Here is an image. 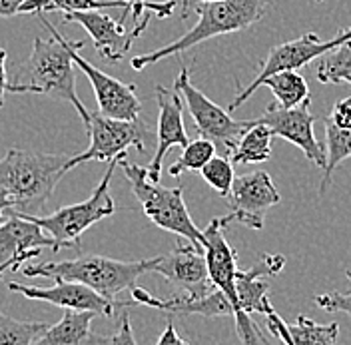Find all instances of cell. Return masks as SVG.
<instances>
[{
    "instance_id": "28",
    "label": "cell",
    "mask_w": 351,
    "mask_h": 345,
    "mask_svg": "<svg viewBox=\"0 0 351 345\" xmlns=\"http://www.w3.org/2000/svg\"><path fill=\"white\" fill-rule=\"evenodd\" d=\"M202 178L218 192L221 198H228L232 192V184L236 180L234 164L226 156H214L202 170Z\"/></svg>"
},
{
    "instance_id": "3",
    "label": "cell",
    "mask_w": 351,
    "mask_h": 345,
    "mask_svg": "<svg viewBox=\"0 0 351 345\" xmlns=\"http://www.w3.org/2000/svg\"><path fill=\"white\" fill-rule=\"evenodd\" d=\"M6 90L12 94H43L60 102H68L80 114L82 122H86L90 116L76 94L74 62L56 38H34L30 56L16 70L14 78L8 80Z\"/></svg>"
},
{
    "instance_id": "19",
    "label": "cell",
    "mask_w": 351,
    "mask_h": 345,
    "mask_svg": "<svg viewBox=\"0 0 351 345\" xmlns=\"http://www.w3.org/2000/svg\"><path fill=\"white\" fill-rule=\"evenodd\" d=\"M265 322L271 335L282 340L285 345H337L339 340V325H319L306 316H300L295 325H287L282 316L274 311Z\"/></svg>"
},
{
    "instance_id": "31",
    "label": "cell",
    "mask_w": 351,
    "mask_h": 345,
    "mask_svg": "<svg viewBox=\"0 0 351 345\" xmlns=\"http://www.w3.org/2000/svg\"><path fill=\"white\" fill-rule=\"evenodd\" d=\"M104 345H138L136 344V337H134V331H132L130 316L126 311L122 313L116 331L104 340Z\"/></svg>"
},
{
    "instance_id": "11",
    "label": "cell",
    "mask_w": 351,
    "mask_h": 345,
    "mask_svg": "<svg viewBox=\"0 0 351 345\" xmlns=\"http://www.w3.org/2000/svg\"><path fill=\"white\" fill-rule=\"evenodd\" d=\"M351 38V26L346 30H339L337 36H333L331 40H322L317 34L313 32H307L304 36L295 38V40H289V43L278 44L269 50V54L265 56L260 64V72L256 76V80L245 86L243 90L238 92V96L232 100V104L228 106V112H234L238 110L260 88L263 80L271 74H278V72H285V70H300L307 66L311 60L315 58H322L324 54H328L329 50L337 48L339 44H343L346 40Z\"/></svg>"
},
{
    "instance_id": "37",
    "label": "cell",
    "mask_w": 351,
    "mask_h": 345,
    "mask_svg": "<svg viewBox=\"0 0 351 345\" xmlns=\"http://www.w3.org/2000/svg\"><path fill=\"white\" fill-rule=\"evenodd\" d=\"M30 258H26V256H22V258H14V259H8V261H0V278L8 272V270H12V272H16L19 267H21L24 261H28Z\"/></svg>"
},
{
    "instance_id": "9",
    "label": "cell",
    "mask_w": 351,
    "mask_h": 345,
    "mask_svg": "<svg viewBox=\"0 0 351 345\" xmlns=\"http://www.w3.org/2000/svg\"><path fill=\"white\" fill-rule=\"evenodd\" d=\"M230 222H234L232 214L223 217H214L210 222V226L202 232L204 234V256H206V263H208L210 281L216 289H219L228 298V302L234 309L236 331H238L240 340H243L250 333H254L258 329V325L252 322V318L247 313H243L240 298H238V289H236V276L240 272L238 254L223 236V228Z\"/></svg>"
},
{
    "instance_id": "23",
    "label": "cell",
    "mask_w": 351,
    "mask_h": 345,
    "mask_svg": "<svg viewBox=\"0 0 351 345\" xmlns=\"http://www.w3.org/2000/svg\"><path fill=\"white\" fill-rule=\"evenodd\" d=\"M315 76L322 84H350L351 86V38L319 58Z\"/></svg>"
},
{
    "instance_id": "29",
    "label": "cell",
    "mask_w": 351,
    "mask_h": 345,
    "mask_svg": "<svg viewBox=\"0 0 351 345\" xmlns=\"http://www.w3.org/2000/svg\"><path fill=\"white\" fill-rule=\"evenodd\" d=\"M126 8L124 0H50V12H80L98 8Z\"/></svg>"
},
{
    "instance_id": "15",
    "label": "cell",
    "mask_w": 351,
    "mask_h": 345,
    "mask_svg": "<svg viewBox=\"0 0 351 345\" xmlns=\"http://www.w3.org/2000/svg\"><path fill=\"white\" fill-rule=\"evenodd\" d=\"M10 292H19L28 300L48 302L58 305L62 309L72 311H94L98 316L112 318L116 307H126V302H112L108 298L96 294L82 283L76 281H56L52 287H38V285H24L19 281L8 283Z\"/></svg>"
},
{
    "instance_id": "18",
    "label": "cell",
    "mask_w": 351,
    "mask_h": 345,
    "mask_svg": "<svg viewBox=\"0 0 351 345\" xmlns=\"http://www.w3.org/2000/svg\"><path fill=\"white\" fill-rule=\"evenodd\" d=\"M40 248H50L54 252L52 237L34 222L19 216L12 208L6 210V222L0 226V261L40 256Z\"/></svg>"
},
{
    "instance_id": "22",
    "label": "cell",
    "mask_w": 351,
    "mask_h": 345,
    "mask_svg": "<svg viewBox=\"0 0 351 345\" xmlns=\"http://www.w3.org/2000/svg\"><path fill=\"white\" fill-rule=\"evenodd\" d=\"M271 130L254 120V126L240 138L236 150L232 152V164H260L271 156Z\"/></svg>"
},
{
    "instance_id": "1",
    "label": "cell",
    "mask_w": 351,
    "mask_h": 345,
    "mask_svg": "<svg viewBox=\"0 0 351 345\" xmlns=\"http://www.w3.org/2000/svg\"><path fill=\"white\" fill-rule=\"evenodd\" d=\"M68 154L10 148L0 158V190L14 200V212L32 214L43 210L64 178Z\"/></svg>"
},
{
    "instance_id": "17",
    "label": "cell",
    "mask_w": 351,
    "mask_h": 345,
    "mask_svg": "<svg viewBox=\"0 0 351 345\" xmlns=\"http://www.w3.org/2000/svg\"><path fill=\"white\" fill-rule=\"evenodd\" d=\"M64 22H76L88 32V36L94 40L98 52L112 62H120L134 43L132 30L128 32L120 21H114L112 16L98 12V10H80V12H64Z\"/></svg>"
},
{
    "instance_id": "4",
    "label": "cell",
    "mask_w": 351,
    "mask_h": 345,
    "mask_svg": "<svg viewBox=\"0 0 351 345\" xmlns=\"http://www.w3.org/2000/svg\"><path fill=\"white\" fill-rule=\"evenodd\" d=\"M152 270V259L122 261L104 256H80L64 261H43L36 265H26L22 274L26 278H48L54 281H76L96 294L116 302V296L134 289L142 274Z\"/></svg>"
},
{
    "instance_id": "40",
    "label": "cell",
    "mask_w": 351,
    "mask_h": 345,
    "mask_svg": "<svg viewBox=\"0 0 351 345\" xmlns=\"http://www.w3.org/2000/svg\"><path fill=\"white\" fill-rule=\"evenodd\" d=\"M315 2H322V0H315Z\"/></svg>"
},
{
    "instance_id": "30",
    "label": "cell",
    "mask_w": 351,
    "mask_h": 345,
    "mask_svg": "<svg viewBox=\"0 0 351 345\" xmlns=\"http://www.w3.org/2000/svg\"><path fill=\"white\" fill-rule=\"evenodd\" d=\"M348 280L351 281V270L346 272ZM315 305L324 311L329 313H348L351 316V292L350 294H339V292H331V294H324V296H315Z\"/></svg>"
},
{
    "instance_id": "6",
    "label": "cell",
    "mask_w": 351,
    "mask_h": 345,
    "mask_svg": "<svg viewBox=\"0 0 351 345\" xmlns=\"http://www.w3.org/2000/svg\"><path fill=\"white\" fill-rule=\"evenodd\" d=\"M128 154L120 156L126 158ZM120 158H114L110 162L108 170L104 174V178L100 180V184L94 188L92 195L80 202V204H72L56 210L54 214L48 216H34V214H19L28 222H34L36 226H40L48 236L54 241V252H60L62 248H72L78 250L80 248V236L86 232L90 226L98 224L104 217L114 216L116 212V204L110 195V180L114 168L118 166Z\"/></svg>"
},
{
    "instance_id": "5",
    "label": "cell",
    "mask_w": 351,
    "mask_h": 345,
    "mask_svg": "<svg viewBox=\"0 0 351 345\" xmlns=\"http://www.w3.org/2000/svg\"><path fill=\"white\" fill-rule=\"evenodd\" d=\"M118 164L122 166L128 182L132 184V192L140 202L144 214L152 219V224L166 232H172L176 236L188 239L192 246L204 250V234L197 230L188 212V206L184 202V186L166 188L160 182L154 184L148 180L146 168L130 164L128 156L120 158Z\"/></svg>"
},
{
    "instance_id": "25",
    "label": "cell",
    "mask_w": 351,
    "mask_h": 345,
    "mask_svg": "<svg viewBox=\"0 0 351 345\" xmlns=\"http://www.w3.org/2000/svg\"><path fill=\"white\" fill-rule=\"evenodd\" d=\"M46 329L44 322H21L0 311V345H34Z\"/></svg>"
},
{
    "instance_id": "20",
    "label": "cell",
    "mask_w": 351,
    "mask_h": 345,
    "mask_svg": "<svg viewBox=\"0 0 351 345\" xmlns=\"http://www.w3.org/2000/svg\"><path fill=\"white\" fill-rule=\"evenodd\" d=\"M98 313L94 311H72L68 309L58 324L48 325V329L36 340L34 345H104L106 337L92 335V320Z\"/></svg>"
},
{
    "instance_id": "12",
    "label": "cell",
    "mask_w": 351,
    "mask_h": 345,
    "mask_svg": "<svg viewBox=\"0 0 351 345\" xmlns=\"http://www.w3.org/2000/svg\"><path fill=\"white\" fill-rule=\"evenodd\" d=\"M307 100L298 108H282L278 102H271L260 118H256L258 124H263L271 130L274 136H280L306 154V158L317 168H326V148L317 142L313 134L315 116L309 112Z\"/></svg>"
},
{
    "instance_id": "36",
    "label": "cell",
    "mask_w": 351,
    "mask_h": 345,
    "mask_svg": "<svg viewBox=\"0 0 351 345\" xmlns=\"http://www.w3.org/2000/svg\"><path fill=\"white\" fill-rule=\"evenodd\" d=\"M10 208H14V200L10 198L8 192L0 190V226L6 222V210H10Z\"/></svg>"
},
{
    "instance_id": "39",
    "label": "cell",
    "mask_w": 351,
    "mask_h": 345,
    "mask_svg": "<svg viewBox=\"0 0 351 345\" xmlns=\"http://www.w3.org/2000/svg\"><path fill=\"white\" fill-rule=\"evenodd\" d=\"M199 2H219V0H192V8H194L196 4H199Z\"/></svg>"
},
{
    "instance_id": "21",
    "label": "cell",
    "mask_w": 351,
    "mask_h": 345,
    "mask_svg": "<svg viewBox=\"0 0 351 345\" xmlns=\"http://www.w3.org/2000/svg\"><path fill=\"white\" fill-rule=\"evenodd\" d=\"M260 86L269 88L276 96V102L282 108H298L304 102L311 100L306 78L302 74H298L295 70H285V72L271 74L263 80Z\"/></svg>"
},
{
    "instance_id": "24",
    "label": "cell",
    "mask_w": 351,
    "mask_h": 345,
    "mask_svg": "<svg viewBox=\"0 0 351 345\" xmlns=\"http://www.w3.org/2000/svg\"><path fill=\"white\" fill-rule=\"evenodd\" d=\"M326 138H328V146H326V168H324L322 186H319L322 194H326L331 186V178H333L335 168L343 160L351 158V128H337L329 120H326Z\"/></svg>"
},
{
    "instance_id": "26",
    "label": "cell",
    "mask_w": 351,
    "mask_h": 345,
    "mask_svg": "<svg viewBox=\"0 0 351 345\" xmlns=\"http://www.w3.org/2000/svg\"><path fill=\"white\" fill-rule=\"evenodd\" d=\"M214 156H216V146L210 140L197 138L182 150L180 158L168 168V172L174 178H180L184 172H196V170L199 172Z\"/></svg>"
},
{
    "instance_id": "14",
    "label": "cell",
    "mask_w": 351,
    "mask_h": 345,
    "mask_svg": "<svg viewBox=\"0 0 351 345\" xmlns=\"http://www.w3.org/2000/svg\"><path fill=\"white\" fill-rule=\"evenodd\" d=\"M228 198L234 219L252 230H262L267 210L282 200L269 174L262 170L238 176Z\"/></svg>"
},
{
    "instance_id": "8",
    "label": "cell",
    "mask_w": 351,
    "mask_h": 345,
    "mask_svg": "<svg viewBox=\"0 0 351 345\" xmlns=\"http://www.w3.org/2000/svg\"><path fill=\"white\" fill-rule=\"evenodd\" d=\"M176 92L186 102L199 138L210 140L226 158L232 156L241 136L254 126V120H234L228 110L219 108L202 90H197L190 80V70L186 66H182L176 78Z\"/></svg>"
},
{
    "instance_id": "16",
    "label": "cell",
    "mask_w": 351,
    "mask_h": 345,
    "mask_svg": "<svg viewBox=\"0 0 351 345\" xmlns=\"http://www.w3.org/2000/svg\"><path fill=\"white\" fill-rule=\"evenodd\" d=\"M156 100H158V132H156V152H154L150 164L146 166L148 180L158 184L162 174V160L170 148H186L190 144L188 134L184 128L182 118V96L172 92L166 86H156Z\"/></svg>"
},
{
    "instance_id": "13",
    "label": "cell",
    "mask_w": 351,
    "mask_h": 345,
    "mask_svg": "<svg viewBox=\"0 0 351 345\" xmlns=\"http://www.w3.org/2000/svg\"><path fill=\"white\" fill-rule=\"evenodd\" d=\"M150 272L164 276L172 285L180 287L184 296L192 300L204 298L216 289L208 276V263H206L204 250L192 243L178 246L174 252L166 256L152 258Z\"/></svg>"
},
{
    "instance_id": "10",
    "label": "cell",
    "mask_w": 351,
    "mask_h": 345,
    "mask_svg": "<svg viewBox=\"0 0 351 345\" xmlns=\"http://www.w3.org/2000/svg\"><path fill=\"white\" fill-rule=\"evenodd\" d=\"M38 19L44 24V28H48L52 32V38H56L58 43L64 46L74 66L80 68L86 74V78L92 84V90L96 94V100H98V112L102 116L114 118V120H136V118H140L142 102H140V98L136 94L134 84L120 82L118 78H114L106 72H102L100 68L90 64L86 58L80 56V48L84 46L82 40H66V38H62V34L50 24L44 12L38 14Z\"/></svg>"
},
{
    "instance_id": "38",
    "label": "cell",
    "mask_w": 351,
    "mask_h": 345,
    "mask_svg": "<svg viewBox=\"0 0 351 345\" xmlns=\"http://www.w3.org/2000/svg\"><path fill=\"white\" fill-rule=\"evenodd\" d=\"M180 2H182V19L186 21L192 10V0H180Z\"/></svg>"
},
{
    "instance_id": "27",
    "label": "cell",
    "mask_w": 351,
    "mask_h": 345,
    "mask_svg": "<svg viewBox=\"0 0 351 345\" xmlns=\"http://www.w3.org/2000/svg\"><path fill=\"white\" fill-rule=\"evenodd\" d=\"M126 2V14L130 12L132 21H134V28H132V34L134 38H138L144 28L148 26L150 21V14L146 10H152L156 16L160 19H166L174 12L176 0H168V2H148V0H124Z\"/></svg>"
},
{
    "instance_id": "7",
    "label": "cell",
    "mask_w": 351,
    "mask_h": 345,
    "mask_svg": "<svg viewBox=\"0 0 351 345\" xmlns=\"http://www.w3.org/2000/svg\"><path fill=\"white\" fill-rule=\"evenodd\" d=\"M90 136V144L82 154L70 156L66 162V172L84 164V162H112L128 154L130 148L146 152L154 144L152 130L140 118L136 120H114L100 112H90L84 122Z\"/></svg>"
},
{
    "instance_id": "41",
    "label": "cell",
    "mask_w": 351,
    "mask_h": 345,
    "mask_svg": "<svg viewBox=\"0 0 351 345\" xmlns=\"http://www.w3.org/2000/svg\"><path fill=\"white\" fill-rule=\"evenodd\" d=\"M0 108H2V104H0Z\"/></svg>"
},
{
    "instance_id": "2",
    "label": "cell",
    "mask_w": 351,
    "mask_h": 345,
    "mask_svg": "<svg viewBox=\"0 0 351 345\" xmlns=\"http://www.w3.org/2000/svg\"><path fill=\"white\" fill-rule=\"evenodd\" d=\"M271 0H219V2H199L194 6L197 12L196 26H192L186 34H182L178 40L166 44L154 52L140 54L132 58L134 70H144L146 66L156 64L168 56L182 54L199 43H206L210 38H216L221 34L240 32L265 16Z\"/></svg>"
},
{
    "instance_id": "35",
    "label": "cell",
    "mask_w": 351,
    "mask_h": 345,
    "mask_svg": "<svg viewBox=\"0 0 351 345\" xmlns=\"http://www.w3.org/2000/svg\"><path fill=\"white\" fill-rule=\"evenodd\" d=\"M6 50L0 48V104H4V92H6Z\"/></svg>"
},
{
    "instance_id": "32",
    "label": "cell",
    "mask_w": 351,
    "mask_h": 345,
    "mask_svg": "<svg viewBox=\"0 0 351 345\" xmlns=\"http://www.w3.org/2000/svg\"><path fill=\"white\" fill-rule=\"evenodd\" d=\"M329 120L333 126H337V128H343V130H350L351 128V96L348 98H343V100H337L335 104H333V108L329 112V116L326 118Z\"/></svg>"
},
{
    "instance_id": "34",
    "label": "cell",
    "mask_w": 351,
    "mask_h": 345,
    "mask_svg": "<svg viewBox=\"0 0 351 345\" xmlns=\"http://www.w3.org/2000/svg\"><path fill=\"white\" fill-rule=\"evenodd\" d=\"M158 345H188V342H184V340L178 335L174 325L168 324L166 325V329H164V333H162L160 340H158Z\"/></svg>"
},
{
    "instance_id": "33",
    "label": "cell",
    "mask_w": 351,
    "mask_h": 345,
    "mask_svg": "<svg viewBox=\"0 0 351 345\" xmlns=\"http://www.w3.org/2000/svg\"><path fill=\"white\" fill-rule=\"evenodd\" d=\"M30 0H0V16H14L26 14V6Z\"/></svg>"
}]
</instances>
